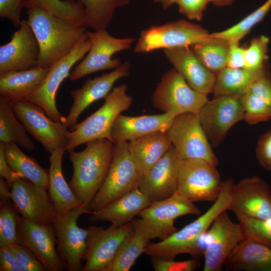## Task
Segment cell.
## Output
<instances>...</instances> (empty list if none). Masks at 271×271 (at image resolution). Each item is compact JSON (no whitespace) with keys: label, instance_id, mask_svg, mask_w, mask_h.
I'll return each mask as SVG.
<instances>
[{"label":"cell","instance_id":"obj_43","mask_svg":"<svg viewBox=\"0 0 271 271\" xmlns=\"http://www.w3.org/2000/svg\"><path fill=\"white\" fill-rule=\"evenodd\" d=\"M151 263L156 271H193L200 266L199 258L175 261L160 257H151Z\"/></svg>","mask_w":271,"mask_h":271},{"label":"cell","instance_id":"obj_38","mask_svg":"<svg viewBox=\"0 0 271 271\" xmlns=\"http://www.w3.org/2000/svg\"><path fill=\"white\" fill-rule=\"evenodd\" d=\"M33 7L44 9L60 18L85 27L83 9L74 0H26L24 8Z\"/></svg>","mask_w":271,"mask_h":271},{"label":"cell","instance_id":"obj_41","mask_svg":"<svg viewBox=\"0 0 271 271\" xmlns=\"http://www.w3.org/2000/svg\"><path fill=\"white\" fill-rule=\"evenodd\" d=\"M269 38L261 35L253 38L244 54V68L250 69H260L268 66Z\"/></svg>","mask_w":271,"mask_h":271},{"label":"cell","instance_id":"obj_23","mask_svg":"<svg viewBox=\"0 0 271 271\" xmlns=\"http://www.w3.org/2000/svg\"><path fill=\"white\" fill-rule=\"evenodd\" d=\"M182 161L172 146L154 166L143 174L138 188L152 202L170 197L177 191Z\"/></svg>","mask_w":271,"mask_h":271},{"label":"cell","instance_id":"obj_53","mask_svg":"<svg viewBox=\"0 0 271 271\" xmlns=\"http://www.w3.org/2000/svg\"><path fill=\"white\" fill-rule=\"evenodd\" d=\"M154 1L155 3L160 4L163 9L166 10L175 3L176 0H154Z\"/></svg>","mask_w":271,"mask_h":271},{"label":"cell","instance_id":"obj_33","mask_svg":"<svg viewBox=\"0 0 271 271\" xmlns=\"http://www.w3.org/2000/svg\"><path fill=\"white\" fill-rule=\"evenodd\" d=\"M0 141L6 144L15 143L30 152L35 145L24 125L17 116L12 101L0 96Z\"/></svg>","mask_w":271,"mask_h":271},{"label":"cell","instance_id":"obj_20","mask_svg":"<svg viewBox=\"0 0 271 271\" xmlns=\"http://www.w3.org/2000/svg\"><path fill=\"white\" fill-rule=\"evenodd\" d=\"M18 243L30 249L43 263L47 271H62L65 264L59 258L57 238L52 225H40L18 215Z\"/></svg>","mask_w":271,"mask_h":271},{"label":"cell","instance_id":"obj_42","mask_svg":"<svg viewBox=\"0 0 271 271\" xmlns=\"http://www.w3.org/2000/svg\"><path fill=\"white\" fill-rule=\"evenodd\" d=\"M237 219L243 227L245 237L271 248V219L241 217Z\"/></svg>","mask_w":271,"mask_h":271},{"label":"cell","instance_id":"obj_40","mask_svg":"<svg viewBox=\"0 0 271 271\" xmlns=\"http://www.w3.org/2000/svg\"><path fill=\"white\" fill-rule=\"evenodd\" d=\"M18 215L11 200L0 202V247L18 243Z\"/></svg>","mask_w":271,"mask_h":271},{"label":"cell","instance_id":"obj_51","mask_svg":"<svg viewBox=\"0 0 271 271\" xmlns=\"http://www.w3.org/2000/svg\"><path fill=\"white\" fill-rule=\"evenodd\" d=\"M11 187L3 178H0V202L11 200Z\"/></svg>","mask_w":271,"mask_h":271},{"label":"cell","instance_id":"obj_30","mask_svg":"<svg viewBox=\"0 0 271 271\" xmlns=\"http://www.w3.org/2000/svg\"><path fill=\"white\" fill-rule=\"evenodd\" d=\"M66 151L58 149L50 154L48 193L57 215H63L82 205L65 181L62 171V159Z\"/></svg>","mask_w":271,"mask_h":271},{"label":"cell","instance_id":"obj_1","mask_svg":"<svg viewBox=\"0 0 271 271\" xmlns=\"http://www.w3.org/2000/svg\"><path fill=\"white\" fill-rule=\"evenodd\" d=\"M27 22L38 41V66L50 69L67 55L86 34V27L60 18L44 9H27Z\"/></svg>","mask_w":271,"mask_h":271},{"label":"cell","instance_id":"obj_50","mask_svg":"<svg viewBox=\"0 0 271 271\" xmlns=\"http://www.w3.org/2000/svg\"><path fill=\"white\" fill-rule=\"evenodd\" d=\"M5 146V143L0 142V176L12 187L14 182L17 178L21 177L18 174L13 171L8 164L6 158Z\"/></svg>","mask_w":271,"mask_h":271},{"label":"cell","instance_id":"obj_22","mask_svg":"<svg viewBox=\"0 0 271 271\" xmlns=\"http://www.w3.org/2000/svg\"><path fill=\"white\" fill-rule=\"evenodd\" d=\"M39 54L35 34L27 21L22 20L11 40L0 47V73L38 66Z\"/></svg>","mask_w":271,"mask_h":271},{"label":"cell","instance_id":"obj_52","mask_svg":"<svg viewBox=\"0 0 271 271\" xmlns=\"http://www.w3.org/2000/svg\"><path fill=\"white\" fill-rule=\"evenodd\" d=\"M234 0H209L210 3H212L214 6L218 7H223L231 5Z\"/></svg>","mask_w":271,"mask_h":271},{"label":"cell","instance_id":"obj_4","mask_svg":"<svg viewBox=\"0 0 271 271\" xmlns=\"http://www.w3.org/2000/svg\"><path fill=\"white\" fill-rule=\"evenodd\" d=\"M127 90L125 84L114 87L104 98V103L98 110L70 130L66 151L74 150L78 146L96 139L111 141V130L116 118L128 109L133 101Z\"/></svg>","mask_w":271,"mask_h":271},{"label":"cell","instance_id":"obj_49","mask_svg":"<svg viewBox=\"0 0 271 271\" xmlns=\"http://www.w3.org/2000/svg\"><path fill=\"white\" fill-rule=\"evenodd\" d=\"M0 270L21 271L17 258L10 246L0 247Z\"/></svg>","mask_w":271,"mask_h":271},{"label":"cell","instance_id":"obj_6","mask_svg":"<svg viewBox=\"0 0 271 271\" xmlns=\"http://www.w3.org/2000/svg\"><path fill=\"white\" fill-rule=\"evenodd\" d=\"M151 99L154 108L175 116L187 112L198 114L208 100L207 95L192 89L174 68L163 75Z\"/></svg>","mask_w":271,"mask_h":271},{"label":"cell","instance_id":"obj_27","mask_svg":"<svg viewBox=\"0 0 271 271\" xmlns=\"http://www.w3.org/2000/svg\"><path fill=\"white\" fill-rule=\"evenodd\" d=\"M244 120L250 125L271 119V71L263 70L240 98Z\"/></svg>","mask_w":271,"mask_h":271},{"label":"cell","instance_id":"obj_19","mask_svg":"<svg viewBox=\"0 0 271 271\" xmlns=\"http://www.w3.org/2000/svg\"><path fill=\"white\" fill-rule=\"evenodd\" d=\"M11 200L24 218L44 225H52L57 215L47 190L24 178H17L11 187Z\"/></svg>","mask_w":271,"mask_h":271},{"label":"cell","instance_id":"obj_48","mask_svg":"<svg viewBox=\"0 0 271 271\" xmlns=\"http://www.w3.org/2000/svg\"><path fill=\"white\" fill-rule=\"evenodd\" d=\"M230 48L227 60V66L233 69L244 68L245 49L240 47L239 43H229Z\"/></svg>","mask_w":271,"mask_h":271},{"label":"cell","instance_id":"obj_39","mask_svg":"<svg viewBox=\"0 0 271 271\" xmlns=\"http://www.w3.org/2000/svg\"><path fill=\"white\" fill-rule=\"evenodd\" d=\"M270 9L271 0H267L236 25L222 31L210 34V37L222 39L229 43H239L256 24L263 20Z\"/></svg>","mask_w":271,"mask_h":271},{"label":"cell","instance_id":"obj_15","mask_svg":"<svg viewBox=\"0 0 271 271\" xmlns=\"http://www.w3.org/2000/svg\"><path fill=\"white\" fill-rule=\"evenodd\" d=\"M87 246L82 257L85 263L82 271H107L119 247L133 230L131 222L120 227L111 225L106 228L90 226Z\"/></svg>","mask_w":271,"mask_h":271},{"label":"cell","instance_id":"obj_7","mask_svg":"<svg viewBox=\"0 0 271 271\" xmlns=\"http://www.w3.org/2000/svg\"><path fill=\"white\" fill-rule=\"evenodd\" d=\"M210 38V34L201 26L180 20L143 30L133 52L146 53L161 49L190 47Z\"/></svg>","mask_w":271,"mask_h":271},{"label":"cell","instance_id":"obj_34","mask_svg":"<svg viewBox=\"0 0 271 271\" xmlns=\"http://www.w3.org/2000/svg\"><path fill=\"white\" fill-rule=\"evenodd\" d=\"M5 155L11 168L21 178L43 189H48L49 171L42 168L34 158L24 154L16 144H6Z\"/></svg>","mask_w":271,"mask_h":271},{"label":"cell","instance_id":"obj_28","mask_svg":"<svg viewBox=\"0 0 271 271\" xmlns=\"http://www.w3.org/2000/svg\"><path fill=\"white\" fill-rule=\"evenodd\" d=\"M226 270L271 271V248L245 237L225 261Z\"/></svg>","mask_w":271,"mask_h":271},{"label":"cell","instance_id":"obj_29","mask_svg":"<svg viewBox=\"0 0 271 271\" xmlns=\"http://www.w3.org/2000/svg\"><path fill=\"white\" fill-rule=\"evenodd\" d=\"M49 71L38 66L0 73V94L12 101L26 100L41 85Z\"/></svg>","mask_w":271,"mask_h":271},{"label":"cell","instance_id":"obj_26","mask_svg":"<svg viewBox=\"0 0 271 271\" xmlns=\"http://www.w3.org/2000/svg\"><path fill=\"white\" fill-rule=\"evenodd\" d=\"M152 201L139 188L134 189L109 203L101 209L91 211V222L107 221L115 227L131 222L136 215L148 207Z\"/></svg>","mask_w":271,"mask_h":271},{"label":"cell","instance_id":"obj_47","mask_svg":"<svg viewBox=\"0 0 271 271\" xmlns=\"http://www.w3.org/2000/svg\"><path fill=\"white\" fill-rule=\"evenodd\" d=\"M255 154L259 164L265 170L271 171V129L260 137Z\"/></svg>","mask_w":271,"mask_h":271},{"label":"cell","instance_id":"obj_2","mask_svg":"<svg viewBox=\"0 0 271 271\" xmlns=\"http://www.w3.org/2000/svg\"><path fill=\"white\" fill-rule=\"evenodd\" d=\"M85 145L81 151H68L73 169L69 185L81 204L88 210L106 177L115 144L110 140L99 139Z\"/></svg>","mask_w":271,"mask_h":271},{"label":"cell","instance_id":"obj_46","mask_svg":"<svg viewBox=\"0 0 271 271\" xmlns=\"http://www.w3.org/2000/svg\"><path fill=\"white\" fill-rule=\"evenodd\" d=\"M209 0H176L179 12L189 20H201Z\"/></svg>","mask_w":271,"mask_h":271},{"label":"cell","instance_id":"obj_10","mask_svg":"<svg viewBox=\"0 0 271 271\" xmlns=\"http://www.w3.org/2000/svg\"><path fill=\"white\" fill-rule=\"evenodd\" d=\"M91 211L79 206L63 215H57L52 222L57 238L56 250L68 271H82V257L87 246L88 229L77 224L79 217Z\"/></svg>","mask_w":271,"mask_h":271},{"label":"cell","instance_id":"obj_5","mask_svg":"<svg viewBox=\"0 0 271 271\" xmlns=\"http://www.w3.org/2000/svg\"><path fill=\"white\" fill-rule=\"evenodd\" d=\"M114 144L113 158L106 177L88 207L91 211L98 210L139 188L143 173L130 156L128 142Z\"/></svg>","mask_w":271,"mask_h":271},{"label":"cell","instance_id":"obj_12","mask_svg":"<svg viewBox=\"0 0 271 271\" xmlns=\"http://www.w3.org/2000/svg\"><path fill=\"white\" fill-rule=\"evenodd\" d=\"M91 44L86 33L67 55L49 69L41 85L26 100L40 106L52 120L63 123L65 116L60 112L57 107V91L64 79L68 77L69 71L73 65L89 52Z\"/></svg>","mask_w":271,"mask_h":271},{"label":"cell","instance_id":"obj_18","mask_svg":"<svg viewBox=\"0 0 271 271\" xmlns=\"http://www.w3.org/2000/svg\"><path fill=\"white\" fill-rule=\"evenodd\" d=\"M237 218L271 219V191L258 176L245 177L234 184L229 209Z\"/></svg>","mask_w":271,"mask_h":271},{"label":"cell","instance_id":"obj_32","mask_svg":"<svg viewBox=\"0 0 271 271\" xmlns=\"http://www.w3.org/2000/svg\"><path fill=\"white\" fill-rule=\"evenodd\" d=\"M267 67L260 69L226 67L216 75L212 92L214 97L230 96L240 98L248 90L259 73Z\"/></svg>","mask_w":271,"mask_h":271},{"label":"cell","instance_id":"obj_35","mask_svg":"<svg viewBox=\"0 0 271 271\" xmlns=\"http://www.w3.org/2000/svg\"><path fill=\"white\" fill-rule=\"evenodd\" d=\"M132 225L133 230L119 247L107 271H128L138 258L145 252L152 237L145 229Z\"/></svg>","mask_w":271,"mask_h":271},{"label":"cell","instance_id":"obj_31","mask_svg":"<svg viewBox=\"0 0 271 271\" xmlns=\"http://www.w3.org/2000/svg\"><path fill=\"white\" fill-rule=\"evenodd\" d=\"M128 142L130 156L143 174L172 146L166 131H157Z\"/></svg>","mask_w":271,"mask_h":271},{"label":"cell","instance_id":"obj_11","mask_svg":"<svg viewBox=\"0 0 271 271\" xmlns=\"http://www.w3.org/2000/svg\"><path fill=\"white\" fill-rule=\"evenodd\" d=\"M222 183L216 166L200 159L182 160L177 191L191 202H214Z\"/></svg>","mask_w":271,"mask_h":271},{"label":"cell","instance_id":"obj_25","mask_svg":"<svg viewBox=\"0 0 271 271\" xmlns=\"http://www.w3.org/2000/svg\"><path fill=\"white\" fill-rule=\"evenodd\" d=\"M175 116L168 113L130 116L120 114L110 133L114 144L129 142L157 131H166Z\"/></svg>","mask_w":271,"mask_h":271},{"label":"cell","instance_id":"obj_9","mask_svg":"<svg viewBox=\"0 0 271 271\" xmlns=\"http://www.w3.org/2000/svg\"><path fill=\"white\" fill-rule=\"evenodd\" d=\"M166 132L182 160L200 159L216 167L219 165L197 114L187 112L176 116Z\"/></svg>","mask_w":271,"mask_h":271},{"label":"cell","instance_id":"obj_14","mask_svg":"<svg viewBox=\"0 0 271 271\" xmlns=\"http://www.w3.org/2000/svg\"><path fill=\"white\" fill-rule=\"evenodd\" d=\"M14 110L27 131L51 154L64 148L69 131L61 122L52 120L39 105L27 100L12 101Z\"/></svg>","mask_w":271,"mask_h":271},{"label":"cell","instance_id":"obj_45","mask_svg":"<svg viewBox=\"0 0 271 271\" xmlns=\"http://www.w3.org/2000/svg\"><path fill=\"white\" fill-rule=\"evenodd\" d=\"M26 0H0V17L11 21L14 27H19L20 16Z\"/></svg>","mask_w":271,"mask_h":271},{"label":"cell","instance_id":"obj_36","mask_svg":"<svg viewBox=\"0 0 271 271\" xmlns=\"http://www.w3.org/2000/svg\"><path fill=\"white\" fill-rule=\"evenodd\" d=\"M82 7L85 27L94 31L106 30L115 10L127 5L130 0H76Z\"/></svg>","mask_w":271,"mask_h":271},{"label":"cell","instance_id":"obj_17","mask_svg":"<svg viewBox=\"0 0 271 271\" xmlns=\"http://www.w3.org/2000/svg\"><path fill=\"white\" fill-rule=\"evenodd\" d=\"M226 211L217 216L206 232L208 245L203 254V271H221L226 259L245 238L242 225L233 222Z\"/></svg>","mask_w":271,"mask_h":271},{"label":"cell","instance_id":"obj_3","mask_svg":"<svg viewBox=\"0 0 271 271\" xmlns=\"http://www.w3.org/2000/svg\"><path fill=\"white\" fill-rule=\"evenodd\" d=\"M234 184L231 178L223 181L218 197L204 213L166 239L149 243L144 253L167 259H175L178 254L185 253L200 258L204 251L199 245V240L217 216L229 209Z\"/></svg>","mask_w":271,"mask_h":271},{"label":"cell","instance_id":"obj_24","mask_svg":"<svg viewBox=\"0 0 271 271\" xmlns=\"http://www.w3.org/2000/svg\"><path fill=\"white\" fill-rule=\"evenodd\" d=\"M163 52L192 89L206 95L212 92L216 75L204 66L190 47L165 49Z\"/></svg>","mask_w":271,"mask_h":271},{"label":"cell","instance_id":"obj_21","mask_svg":"<svg viewBox=\"0 0 271 271\" xmlns=\"http://www.w3.org/2000/svg\"><path fill=\"white\" fill-rule=\"evenodd\" d=\"M129 69V63L126 61L111 72L88 78L81 87L71 90L70 95L73 103L69 113L62 123L63 126L70 130L72 129L77 124L81 113L94 102L104 98L118 79L128 75Z\"/></svg>","mask_w":271,"mask_h":271},{"label":"cell","instance_id":"obj_44","mask_svg":"<svg viewBox=\"0 0 271 271\" xmlns=\"http://www.w3.org/2000/svg\"><path fill=\"white\" fill-rule=\"evenodd\" d=\"M10 247L17 258L21 271H47L38 258L26 246L17 243Z\"/></svg>","mask_w":271,"mask_h":271},{"label":"cell","instance_id":"obj_8","mask_svg":"<svg viewBox=\"0 0 271 271\" xmlns=\"http://www.w3.org/2000/svg\"><path fill=\"white\" fill-rule=\"evenodd\" d=\"M200 214L201 211L193 202L177 191L167 198L152 202L139 214L140 218L131 222L146 230L152 239L163 240L178 230L174 225L176 218Z\"/></svg>","mask_w":271,"mask_h":271},{"label":"cell","instance_id":"obj_37","mask_svg":"<svg viewBox=\"0 0 271 271\" xmlns=\"http://www.w3.org/2000/svg\"><path fill=\"white\" fill-rule=\"evenodd\" d=\"M190 47L204 66L215 75L227 66L228 42L210 37Z\"/></svg>","mask_w":271,"mask_h":271},{"label":"cell","instance_id":"obj_16","mask_svg":"<svg viewBox=\"0 0 271 271\" xmlns=\"http://www.w3.org/2000/svg\"><path fill=\"white\" fill-rule=\"evenodd\" d=\"M200 124L212 147L219 145L231 127L244 119L240 98L219 96L208 100L197 114Z\"/></svg>","mask_w":271,"mask_h":271},{"label":"cell","instance_id":"obj_13","mask_svg":"<svg viewBox=\"0 0 271 271\" xmlns=\"http://www.w3.org/2000/svg\"><path fill=\"white\" fill-rule=\"evenodd\" d=\"M91 47L84 59L70 73L71 81L104 70L115 69L121 65L119 59H112L116 53L128 50L137 40L133 38H118L110 35L106 30L87 31Z\"/></svg>","mask_w":271,"mask_h":271}]
</instances>
